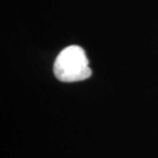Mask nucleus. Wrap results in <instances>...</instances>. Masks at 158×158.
I'll list each match as a JSON object with an SVG mask.
<instances>
[{"instance_id":"nucleus-1","label":"nucleus","mask_w":158,"mask_h":158,"mask_svg":"<svg viewBox=\"0 0 158 158\" xmlns=\"http://www.w3.org/2000/svg\"><path fill=\"white\" fill-rule=\"evenodd\" d=\"M53 73L62 82H77L89 78L91 70L84 49L78 45L65 47L56 56Z\"/></svg>"}]
</instances>
